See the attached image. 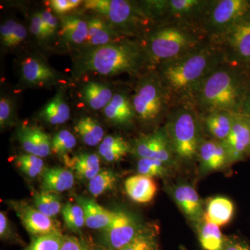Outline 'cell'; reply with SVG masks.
Listing matches in <instances>:
<instances>
[{"mask_svg": "<svg viewBox=\"0 0 250 250\" xmlns=\"http://www.w3.org/2000/svg\"><path fill=\"white\" fill-rule=\"evenodd\" d=\"M74 75L80 77L87 73L104 77L121 74L141 75L149 70L147 56L139 41L121 39L97 47H87L75 57Z\"/></svg>", "mask_w": 250, "mask_h": 250, "instance_id": "obj_2", "label": "cell"}, {"mask_svg": "<svg viewBox=\"0 0 250 250\" xmlns=\"http://www.w3.org/2000/svg\"><path fill=\"white\" fill-rule=\"evenodd\" d=\"M117 183L116 174L111 170H100L88 182V190L94 197H99L111 190Z\"/></svg>", "mask_w": 250, "mask_h": 250, "instance_id": "obj_35", "label": "cell"}, {"mask_svg": "<svg viewBox=\"0 0 250 250\" xmlns=\"http://www.w3.org/2000/svg\"><path fill=\"white\" fill-rule=\"evenodd\" d=\"M103 110L106 120L120 127H130L136 121L131 95L126 92L115 93L111 102Z\"/></svg>", "mask_w": 250, "mask_h": 250, "instance_id": "obj_18", "label": "cell"}, {"mask_svg": "<svg viewBox=\"0 0 250 250\" xmlns=\"http://www.w3.org/2000/svg\"><path fill=\"white\" fill-rule=\"evenodd\" d=\"M171 195L186 218L195 224L203 220L205 209L201 197L190 184L180 183L174 186Z\"/></svg>", "mask_w": 250, "mask_h": 250, "instance_id": "obj_16", "label": "cell"}, {"mask_svg": "<svg viewBox=\"0 0 250 250\" xmlns=\"http://www.w3.org/2000/svg\"><path fill=\"white\" fill-rule=\"evenodd\" d=\"M77 204L83 208L85 225L92 229H104L110 225L115 211L104 208L91 199L77 197Z\"/></svg>", "mask_w": 250, "mask_h": 250, "instance_id": "obj_22", "label": "cell"}, {"mask_svg": "<svg viewBox=\"0 0 250 250\" xmlns=\"http://www.w3.org/2000/svg\"><path fill=\"white\" fill-rule=\"evenodd\" d=\"M248 156H250V147L249 154H248Z\"/></svg>", "mask_w": 250, "mask_h": 250, "instance_id": "obj_53", "label": "cell"}, {"mask_svg": "<svg viewBox=\"0 0 250 250\" xmlns=\"http://www.w3.org/2000/svg\"><path fill=\"white\" fill-rule=\"evenodd\" d=\"M130 152H132L131 145L121 136H106L99 147L100 156L106 162H116Z\"/></svg>", "mask_w": 250, "mask_h": 250, "instance_id": "obj_30", "label": "cell"}, {"mask_svg": "<svg viewBox=\"0 0 250 250\" xmlns=\"http://www.w3.org/2000/svg\"><path fill=\"white\" fill-rule=\"evenodd\" d=\"M224 143L231 165L246 159L250 147V119L241 113H235L232 129Z\"/></svg>", "mask_w": 250, "mask_h": 250, "instance_id": "obj_14", "label": "cell"}, {"mask_svg": "<svg viewBox=\"0 0 250 250\" xmlns=\"http://www.w3.org/2000/svg\"><path fill=\"white\" fill-rule=\"evenodd\" d=\"M181 250H187L184 249V248H181Z\"/></svg>", "mask_w": 250, "mask_h": 250, "instance_id": "obj_52", "label": "cell"}, {"mask_svg": "<svg viewBox=\"0 0 250 250\" xmlns=\"http://www.w3.org/2000/svg\"><path fill=\"white\" fill-rule=\"evenodd\" d=\"M27 31L26 28L21 23H17L16 27L15 28L14 35L11 39L10 47L20 45L27 38Z\"/></svg>", "mask_w": 250, "mask_h": 250, "instance_id": "obj_49", "label": "cell"}, {"mask_svg": "<svg viewBox=\"0 0 250 250\" xmlns=\"http://www.w3.org/2000/svg\"><path fill=\"white\" fill-rule=\"evenodd\" d=\"M75 183V175L71 170L61 167L45 169L41 174L42 191L62 192L70 190Z\"/></svg>", "mask_w": 250, "mask_h": 250, "instance_id": "obj_24", "label": "cell"}, {"mask_svg": "<svg viewBox=\"0 0 250 250\" xmlns=\"http://www.w3.org/2000/svg\"><path fill=\"white\" fill-rule=\"evenodd\" d=\"M21 81L29 86H49L59 80L58 72L37 57H28L21 63Z\"/></svg>", "mask_w": 250, "mask_h": 250, "instance_id": "obj_17", "label": "cell"}, {"mask_svg": "<svg viewBox=\"0 0 250 250\" xmlns=\"http://www.w3.org/2000/svg\"><path fill=\"white\" fill-rule=\"evenodd\" d=\"M197 238L204 250H221L225 236L220 227L215 224L202 220L196 225Z\"/></svg>", "mask_w": 250, "mask_h": 250, "instance_id": "obj_31", "label": "cell"}, {"mask_svg": "<svg viewBox=\"0 0 250 250\" xmlns=\"http://www.w3.org/2000/svg\"><path fill=\"white\" fill-rule=\"evenodd\" d=\"M132 153L141 158L156 159L170 167L178 163L164 126L154 129L152 133L142 134L131 145Z\"/></svg>", "mask_w": 250, "mask_h": 250, "instance_id": "obj_11", "label": "cell"}, {"mask_svg": "<svg viewBox=\"0 0 250 250\" xmlns=\"http://www.w3.org/2000/svg\"><path fill=\"white\" fill-rule=\"evenodd\" d=\"M221 250H250V243L246 238L236 235L225 236Z\"/></svg>", "mask_w": 250, "mask_h": 250, "instance_id": "obj_43", "label": "cell"}, {"mask_svg": "<svg viewBox=\"0 0 250 250\" xmlns=\"http://www.w3.org/2000/svg\"><path fill=\"white\" fill-rule=\"evenodd\" d=\"M138 41L147 56L149 70L211 42L200 28L178 24L156 26Z\"/></svg>", "mask_w": 250, "mask_h": 250, "instance_id": "obj_4", "label": "cell"}, {"mask_svg": "<svg viewBox=\"0 0 250 250\" xmlns=\"http://www.w3.org/2000/svg\"><path fill=\"white\" fill-rule=\"evenodd\" d=\"M84 8L104 18L113 29L123 37L146 35L156 24L143 7L141 1L126 0H88Z\"/></svg>", "mask_w": 250, "mask_h": 250, "instance_id": "obj_6", "label": "cell"}, {"mask_svg": "<svg viewBox=\"0 0 250 250\" xmlns=\"http://www.w3.org/2000/svg\"><path fill=\"white\" fill-rule=\"evenodd\" d=\"M131 101L136 121L146 126H156L166 121L173 106L155 70H147L140 75Z\"/></svg>", "mask_w": 250, "mask_h": 250, "instance_id": "obj_7", "label": "cell"}, {"mask_svg": "<svg viewBox=\"0 0 250 250\" xmlns=\"http://www.w3.org/2000/svg\"><path fill=\"white\" fill-rule=\"evenodd\" d=\"M240 65L223 62L202 82L189 104L200 116L215 111L239 113L250 87Z\"/></svg>", "mask_w": 250, "mask_h": 250, "instance_id": "obj_3", "label": "cell"}, {"mask_svg": "<svg viewBox=\"0 0 250 250\" xmlns=\"http://www.w3.org/2000/svg\"><path fill=\"white\" fill-rule=\"evenodd\" d=\"M159 229L154 225L144 226L131 243L121 250H161Z\"/></svg>", "mask_w": 250, "mask_h": 250, "instance_id": "obj_33", "label": "cell"}, {"mask_svg": "<svg viewBox=\"0 0 250 250\" xmlns=\"http://www.w3.org/2000/svg\"><path fill=\"white\" fill-rule=\"evenodd\" d=\"M16 164L21 172L30 178H35L45 170L42 158L30 154H21L16 158Z\"/></svg>", "mask_w": 250, "mask_h": 250, "instance_id": "obj_37", "label": "cell"}, {"mask_svg": "<svg viewBox=\"0 0 250 250\" xmlns=\"http://www.w3.org/2000/svg\"><path fill=\"white\" fill-rule=\"evenodd\" d=\"M77 139L70 131L62 130L54 136L52 141V152L65 157L75 147Z\"/></svg>", "mask_w": 250, "mask_h": 250, "instance_id": "obj_40", "label": "cell"}, {"mask_svg": "<svg viewBox=\"0 0 250 250\" xmlns=\"http://www.w3.org/2000/svg\"><path fill=\"white\" fill-rule=\"evenodd\" d=\"M93 250H112L110 249H108V248H105V247H98L96 248H93Z\"/></svg>", "mask_w": 250, "mask_h": 250, "instance_id": "obj_51", "label": "cell"}, {"mask_svg": "<svg viewBox=\"0 0 250 250\" xmlns=\"http://www.w3.org/2000/svg\"><path fill=\"white\" fill-rule=\"evenodd\" d=\"M142 3L156 26L178 24L201 29L211 0H152Z\"/></svg>", "mask_w": 250, "mask_h": 250, "instance_id": "obj_8", "label": "cell"}, {"mask_svg": "<svg viewBox=\"0 0 250 250\" xmlns=\"http://www.w3.org/2000/svg\"><path fill=\"white\" fill-rule=\"evenodd\" d=\"M170 166L156 159H139L137 170L139 174L149 177H164L168 175Z\"/></svg>", "mask_w": 250, "mask_h": 250, "instance_id": "obj_39", "label": "cell"}, {"mask_svg": "<svg viewBox=\"0 0 250 250\" xmlns=\"http://www.w3.org/2000/svg\"><path fill=\"white\" fill-rule=\"evenodd\" d=\"M14 103L8 97L0 100V126L1 129L9 126L14 119Z\"/></svg>", "mask_w": 250, "mask_h": 250, "instance_id": "obj_41", "label": "cell"}, {"mask_svg": "<svg viewBox=\"0 0 250 250\" xmlns=\"http://www.w3.org/2000/svg\"><path fill=\"white\" fill-rule=\"evenodd\" d=\"M21 146L27 154L47 157L52 152V141L48 134L36 126L23 125L18 131Z\"/></svg>", "mask_w": 250, "mask_h": 250, "instance_id": "obj_19", "label": "cell"}, {"mask_svg": "<svg viewBox=\"0 0 250 250\" xmlns=\"http://www.w3.org/2000/svg\"><path fill=\"white\" fill-rule=\"evenodd\" d=\"M125 188L129 198L139 204L149 203L157 192V185L154 179L140 174L126 179Z\"/></svg>", "mask_w": 250, "mask_h": 250, "instance_id": "obj_21", "label": "cell"}, {"mask_svg": "<svg viewBox=\"0 0 250 250\" xmlns=\"http://www.w3.org/2000/svg\"><path fill=\"white\" fill-rule=\"evenodd\" d=\"M239 113L250 119V88L245 98Z\"/></svg>", "mask_w": 250, "mask_h": 250, "instance_id": "obj_50", "label": "cell"}, {"mask_svg": "<svg viewBox=\"0 0 250 250\" xmlns=\"http://www.w3.org/2000/svg\"><path fill=\"white\" fill-rule=\"evenodd\" d=\"M64 161L77 178L82 180L90 181L100 171V157L93 153H81L70 158L66 156Z\"/></svg>", "mask_w": 250, "mask_h": 250, "instance_id": "obj_27", "label": "cell"}, {"mask_svg": "<svg viewBox=\"0 0 250 250\" xmlns=\"http://www.w3.org/2000/svg\"><path fill=\"white\" fill-rule=\"evenodd\" d=\"M235 113L220 111L200 116L206 137L224 142L232 129Z\"/></svg>", "mask_w": 250, "mask_h": 250, "instance_id": "obj_20", "label": "cell"}, {"mask_svg": "<svg viewBox=\"0 0 250 250\" xmlns=\"http://www.w3.org/2000/svg\"><path fill=\"white\" fill-rule=\"evenodd\" d=\"M41 14L51 37L55 35L59 30V21L57 18L49 9L45 10Z\"/></svg>", "mask_w": 250, "mask_h": 250, "instance_id": "obj_47", "label": "cell"}, {"mask_svg": "<svg viewBox=\"0 0 250 250\" xmlns=\"http://www.w3.org/2000/svg\"><path fill=\"white\" fill-rule=\"evenodd\" d=\"M13 208L23 226L31 236L37 237L61 231L58 223L26 202H14Z\"/></svg>", "mask_w": 250, "mask_h": 250, "instance_id": "obj_15", "label": "cell"}, {"mask_svg": "<svg viewBox=\"0 0 250 250\" xmlns=\"http://www.w3.org/2000/svg\"><path fill=\"white\" fill-rule=\"evenodd\" d=\"M17 23L13 20H8L0 27V38L1 44L4 47H10L11 46V39Z\"/></svg>", "mask_w": 250, "mask_h": 250, "instance_id": "obj_45", "label": "cell"}, {"mask_svg": "<svg viewBox=\"0 0 250 250\" xmlns=\"http://www.w3.org/2000/svg\"><path fill=\"white\" fill-rule=\"evenodd\" d=\"M39 117L48 124H64L70 119V108L62 93L56 94L50 101L42 108Z\"/></svg>", "mask_w": 250, "mask_h": 250, "instance_id": "obj_29", "label": "cell"}, {"mask_svg": "<svg viewBox=\"0 0 250 250\" xmlns=\"http://www.w3.org/2000/svg\"><path fill=\"white\" fill-rule=\"evenodd\" d=\"M225 62L221 48L211 42L163 62L155 70L172 105L189 104L199 85Z\"/></svg>", "mask_w": 250, "mask_h": 250, "instance_id": "obj_1", "label": "cell"}, {"mask_svg": "<svg viewBox=\"0 0 250 250\" xmlns=\"http://www.w3.org/2000/svg\"><path fill=\"white\" fill-rule=\"evenodd\" d=\"M75 130L82 141L91 147L98 146L104 139L103 126L91 117H83L79 120Z\"/></svg>", "mask_w": 250, "mask_h": 250, "instance_id": "obj_32", "label": "cell"}, {"mask_svg": "<svg viewBox=\"0 0 250 250\" xmlns=\"http://www.w3.org/2000/svg\"><path fill=\"white\" fill-rule=\"evenodd\" d=\"M143 227L131 213L116 210L110 225L103 230V246L112 250H121L134 239Z\"/></svg>", "mask_w": 250, "mask_h": 250, "instance_id": "obj_12", "label": "cell"}, {"mask_svg": "<svg viewBox=\"0 0 250 250\" xmlns=\"http://www.w3.org/2000/svg\"><path fill=\"white\" fill-rule=\"evenodd\" d=\"M88 26V47L106 45L125 39L100 16H92L87 21Z\"/></svg>", "mask_w": 250, "mask_h": 250, "instance_id": "obj_23", "label": "cell"}, {"mask_svg": "<svg viewBox=\"0 0 250 250\" xmlns=\"http://www.w3.org/2000/svg\"><path fill=\"white\" fill-rule=\"evenodd\" d=\"M164 127L178 162L197 160L199 149L206 136L201 116L191 105L172 106Z\"/></svg>", "mask_w": 250, "mask_h": 250, "instance_id": "obj_5", "label": "cell"}, {"mask_svg": "<svg viewBox=\"0 0 250 250\" xmlns=\"http://www.w3.org/2000/svg\"><path fill=\"white\" fill-rule=\"evenodd\" d=\"M234 210L233 202L228 197H212L207 202L203 219L220 228L228 225L231 221Z\"/></svg>", "mask_w": 250, "mask_h": 250, "instance_id": "obj_25", "label": "cell"}, {"mask_svg": "<svg viewBox=\"0 0 250 250\" xmlns=\"http://www.w3.org/2000/svg\"><path fill=\"white\" fill-rule=\"evenodd\" d=\"M82 2L80 0H52L49 4L56 14L63 15L75 9Z\"/></svg>", "mask_w": 250, "mask_h": 250, "instance_id": "obj_44", "label": "cell"}, {"mask_svg": "<svg viewBox=\"0 0 250 250\" xmlns=\"http://www.w3.org/2000/svg\"><path fill=\"white\" fill-rule=\"evenodd\" d=\"M114 94L108 85L91 81L83 85L81 98L90 109L98 111L107 106Z\"/></svg>", "mask_w": 250, "mask_h": 250, "instance_id": "obj_26", "label": "cell"}, {"mask_svg": "<svg viewBox=\"0 0 250 250\" xmlns=\"http://www.w3.org/2000/svg\"><path fill=\"white\" fill-rule=\"evenodd\" d=\"M63 239L61 231L34 237L30 244L22 250H61Z\"/></svg>", "mask_w": 250, "mask_h": 250, "instance_id": "obj_38", "label": "cell"}, {"mask_svg": "<svg viewBox=\"0 0 250 250\" xmlns=\"http://www.w3.org/2000/svg\"><path fill=\"white\" fill-rule=\"evenodd\" d=\"M61 250H93L85 241L75 236H64Z\"/></svg>", "mask_w": 250, "mask_h": 250, "instance_id": "obj_46", "label": "cell"}, {"mask_svg": "<svg viewBox=\"0 0 250 250\" xmlns=\"http://www.w3.org/2000/svg\"><path fill=\"white\" fill-rule=\"evenodd\" d=\"M12 228L10 225L9 218L4 212L0 213V237L3 240H9L14 238Z\"/></svg>", "mask_w": 250, "mask_h": 250, "instance_id": "obj_48", "label": "cell"}, {"mask_svg": "<svg viewBox=\"0 0 250 250\" xmlns=\"http://www.w3.org/2000/svg\"><path fill=\"white\" fill-rule=\"evenodd\" d=\"M197 160L201 175L223 170L231 166L225 143L207 137L202 141Z\"/></svg>", "mask_w": 250, "mask_h": 250, "instance_id": "obj_13", "label": "cell"}, {"mask_svg": "<svg viewBox=\"0 0 250 250\" xmlns=\"http://www.w3.org/2000/svg\"><path fill=\"white\" fill-rule=\"evenodd\" d=\"M34 205L41 213L51 218L58 215L62 208L60 197L57 193L42 190L34 195Z\"/></svg>", "mask_w": 250, "mask_h": 250, "instance_id": "obj_34", "label": "cell"}, {"mask_svg": "<svg viewBox=\"0 0 250 250\" xmlns=\"http://www.w3.org/2000/svg\"><path fill=\"white\" fill-rule=\"evenodd\" d=\"M88 22L78 16H66L62 18L59 35L68 43L81 45L88 39Z\"/></svg>", "mask_w": 250, "mask_h": 250, "instance_id": "obj_28", "label": "cell"}, {"mask_svg": "<svg viewBox=\"0 0 250 250\" xmlns=\"http://www.w3.org/2000/svg\"><path fill=\"white\" fill-rule=\"evenodd\" d=\"M250 16V1L211 0L201 29L213 43L228 29Z\"/></svg>", "mask_w": 250, "mask_h": 250, "instance_id": "obj_9", "label": "cell"}, {"mask_svg": "<svg viewBox=\"0 0 250 250\" xmlns=\"http://www.w3.org/2000/svg\"><path fill=\"white\" fill-rule=\"evenodd\" d=\"M215 44L229 63L241 66L250 62V16L228 29Z\"/></svg>", "mask_w": 250, "mask_h": 250, "instance_id": "obj_10", "label": "cell"}, {"mask_svg": "<svg viewBox=\"0 0 250 250\" xmlns=\"http://www.w3.org/2000/svg\"><path fill=\"white\" fill-rule=\"evenodd\" d=\"M62 218L68 229L73 232L80 231L85 225L84 212L79 204L68 202L62 207Z\"/></svg>", "mask_w": 250, "mask_h": 250, "instance_id": "obj_36", "label": "cell"}, {"mask_svg": "<svg viewBox=\"0 0 250 250\" xmlns=\"http://www.w3.org/2000/svg\"><path fill=\"white\" fill-rule=\"evenodd\" d=\"M30 31L39 40L45 41L51 38L41 13H36L31 18Z\"/></svg>", "mask_w": 250, "mask_h": 250, "instance_id": "obj_42", "label": "cell"}]
</instances>
